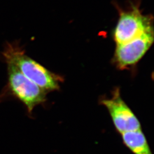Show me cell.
I'll use <instances>...</instances> for the list:
<instances>
[{
  "mask_svg": "<svg viewBox=\"0 0 154 154\" xmlns=\"http://www.w3.org/2000/svg\"><path fill=\"white\" fill-rule=\"evenodd\" d=\"M153 28V17L150 15H144L139 5L132 4L127 11L120 12L113 38L116 44H123Z\"/></svg>",
  "mask_w": 154,
  "mask_h": 154,
  "instance_id": "cell-3",
  "label": "cell"
},
{
  "mask_svg": "<svg viewBox=\"0 0 154 154\" xmlns=\"http://www.w3.org/2000/svg\"><path fill=\"white\" fill-rule=\"evenodd\" d=\"M7 82L0 93V102L17 99L25 106L28 114L46 100L48 93L29 80L12 64L7 63Z\"/></svg>",
  "mask_w": 154,
  "mask_h": 154,
  "instance_id": "cell-2",
  "label": "cell"
},
{
  "mask_svg": "<svg viewBox=\"0 0 154 154\" xmlns=\"http://www.w3.org/2000/svg\"><path fill=\"white\" fill-rule=\"evenodd\" d=\"M154 40L153 28L137 38L123 44L116 45L114 63L121 70L135 65L149 49Z\"/></svg>",
  "mask_w": 154,
  "mask_h": 154,
  "instance_id": "cell-4",
  "label": "cell"
},
{
  "mask_svg": "<svg viewBox=\"0 0 154 154\" xmlns=\"http://www.w3.org/2000/svg\"><path fill=\"white\" fill-rule=\"evenodd\" d=\"M123 142L134 154H152L142 130L122 134Z\"/></svg>",
  "mask_w": 154,
  "mask_h": 154,
  "instance_id": "cell-6",
  "label": "cell"
},
{
  "mask_svg": "<svg viewBox=\"0 0 154 154\" xmlns=\"http://www.w3.org/2000/svg\"><path fill=\"white\" fill-rule=\"evenodd\" d=\"M1 55L6 64L16 66L29 80L47 92L60 88L61 77L26 55L17 41L7 42Z\"/></svg>",
  "mask_w": 154,
  "mask_h": 154,
  "instance_id": "cell-1",
  "label": "cell"
},
{
  "mask_svg": "<svg viewBox=\"0 0 154 154\" xmlns=\"http://www.w3.org/2000/svg\"><path fill=\"white\" fill-rule=\"evenodd\" d=\"M101 103L108 110L116 130L120 134L141 129L140 122L122 98L119 88L115 90L111 98L103 99Z\"/></svg>",
  "mask_w": 154,
  "mask_h": 154,
  "instance_id": "cell-5",
  "label": "cell"
}]
</instances>
